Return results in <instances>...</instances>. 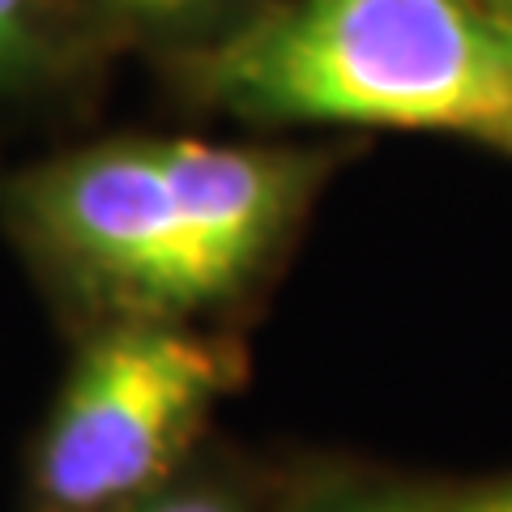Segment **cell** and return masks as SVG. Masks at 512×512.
Segmentation results:
<instances>
[{
  "mask_svg": "<svg viewBox=\"0 0 512 512\" xmlns=\"http://www.w3.org/2000/svg\"><path fill=\"white\" fill-rule=\"evenodd\" d=\"M197 77L256 120L466 133L512 150V64L474 0H295L218 43Z\"/></svg>",
  "mask_w": 512,
  "mask_h": 512,
  "instance_id": "cell-1",
  "label": "cell"
},
{
  "mask_svg": "<svg viewBox=\"0 0 512 512\" xmlns=\"http://www.w3.org/2000/svg\"><path fill=\"white\" fill-rule=\"evenodd\" d=\"M231 380L227 350L171 320L107 329L73 363L43 431V504L52 512H116L150 495Z\"/></svg>",
  "mask_w": 512,
  "mask_h": 512,
  "instance_id": "cell-2",
  "label": "cell"
},
{
  "mask_svg": "<svg viewBox=\"0 0 512 512\" xmlns=\"http://www.w3.org/2000/svg\"><path fill=\"white\" fill-rule=\"evenodd\" d=\"M18 214L64 274L133 320H175L231 295L175 197L158 141H111L30 171Z\"/></svg>",
  "mask_w": 512,
  "mask_h": 512,
  "instance_id": "cell-3",
  "label": "cell"
},
{
  "mask_svg": "<svg viewBox=\"0 0 512 512\" xmlns=\"http://www.w3.org/2000/svg\"><path fill=\"white\" fill-rule=\"evenodd\" d=\"M158 154L218 278L227 291L244 286L299 214L312 163L303 154L214 146L192 137L158 141Z\"/></svg>",
  "mask_w": 512,
  "mask_h": 512,
  "instance_id": "cell-4",
  "label": "cell"
},
{
  "mask_svg": "<svg viewBox=\"0 0 512 512\" xmlns=\"http://www.w3.org/2000/svg\"><path fill=\"white\" fill-rule=\"evenodd\" d=\"M47 0H0V82L30 73L47 52Z\"/></svg>",
  "mask_w": 512,
  "mask_h": 512,
  "instance_id": "cell-5",
  "label": "cell"
},
{
  "mask_svg": "<svg viewBox=\"0 0 512 512\" xmlns=\"http://www.w3.org/2000/svg\"><path fill=\"white\" fill-rule=\"evenodd\" d=\"M116 512H239V508L218 491H150Z\"/></svg>",
  "mask_w": 512,
  "mask_h": 512,
  "instance_id": "cell-6",
  "label": "cell"
},
{
  "mask_svg": "<svg viewBox=\"0 0 512 512\" xmlns=\"http://www.w3.org/2000/svg\"><path fill=\"white\" fill-rule=\"evenodd\" d=\"M320 512H448V504L419 500L410 491H355V495H342V500L325 504Z\"/></svg>",
  "mask_w": 512,
  "mask_h": 512,
  "instance_id": "cell-7",
  "label": "cell"
},
{
  "mask_svg": "<svg viewBox=\"0 0 512 512\" xmlns=\"http://www.w3.org/2000/svg\"><path fill=\"white\" fill-rule=\"evenodd\" d=\"M448 512H512V478L457 495V500H448Z\"/></svg>",
  "mask_w": 512,
  "mask_h": 512,
  "instance_id": "cell-8",
  "label": "cell"
},
{
  "mask_svg": "<svg viewBox=\"0 0 512 512\" xmlns=\"http://www.w3.org/2000/svg\"><path fill=\"white\" fill-rule=\"evenodd\" d=\"M111 5L146 22H167V18H180V13L205 5V0H111Z\"/></svg>",
  "mask_w": 512,
  "mask_h": 512,
  "instance_id": "cell-9",
  "label": "cell"
},
{
  "mask_svg": "<svg viewBox=\"0 0 512 512\" xmlns=\"http://www.w3.org/2000/svg\"><path fill=\"white\" fill-rule=\"evenodd\" d=\"M487 13H491L495 30H500L504 52H508V64H512V0H487Z\"/></svg>",
  "mask_w": 512,
  "mask_h": 512,
  "instance_id": "cell-10",
  "label": "cell"
}]
</instances>
